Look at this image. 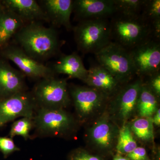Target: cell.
Listing matches in <instances>:
<instances>
[{
	"mask_svg": "<svg viewBox=\"0 0 160 160\" xmlns=\"http://www.w3.org/2000/svg\"><path fill=\"white\" fill-rule=\"evenodd\" d=\"M11 42L42 63L57 54L61 45L55 28L46 27L40 22L25 24L15 35Z\"/></svg>",
	"mask_w": 160,
	"mask_h": 160,
	"instance_id": "1",
	"label": "cell"
},
{
	"mask_svg": "<svg viewBox=\"0 0 160 160\" xmlns=\"http://www.w3.org/2000/svg\"><path fill=\"white\" fill-rule=\"evenodd\" d=\"M33 135L37 138H69L76 133L77 119L65 109L38 108L33 118Z\"/></svg>",
	"mask_w": 160,
	"mask_h": 160,
	"instance_id": "2",
	"label": "cell"
},
{
	"mask_svg": "<svg viewBox=\"0 0 160 160\" xmlns=\"http://www.w3.org/2000/svg\"><path fill=\"white\" fill-rule=\"evenodd\" d=\"M112 42L130 50L153 38L151 24L142 16L116 13L110 19Z\"/></svg>",
	"mask_w": 160,
	"mask_h": 160,
	"instance_id": "3",
	"label": "cell"
},
{
	"mask_svg": "<svg viewBox=\"0 0 160 160\" xmlns=\"http://www.w3.org/2000/svg\"><path fill=\"white\" fill-rule=\"evenodd\" d=\"M109 19L84 20L72 27L75 42L81 52L96 54L112 42Z\"/></svg>",
	"mask_w": 160,
	"mask_h": 160,
	"instance_id": "4",
	"label": "cell"
},
{
	"mask_svg": "<svg viewBox=\"0 0 160 160\" xmlns=\"http://www.w3.org/2000/svg\"><path fill=\"white\" fill-rule=\"evenodd\" d=\"M98 64L125 85L136 76L129 49L113 42L94 54Z\"/></svg>",
	"mask_w": 160,
	"mask_h": 160,
	"instance_id": "5",
	"label": "cell"
},
{
	"mask_svg": "<svg viewBox=\"0 0 160 160\" xmlns=\"http://www.w3.org/2000/svg\"><path fill=\"white\" fill-rule=\"evenodd\" d=\"M31 92L38 108L65 109L72 102L66 79L54 76L38 80Z\"/></svg>",
	"mask_w": 160,
	"mask_h": 160,
	"instance_id": "6",
	"label": "cell"
},
{
	"mask_svg": "<svg viewBox=\"0 0 160 160\" xmlns=\"http://www.w3.org/2000/svg\"><path fill=\"white\" fill-rule=\"evenodd\" d=\"M71 101L79 123L88 122L102 112L110 98L105 93L88 86H69Z\"/></svg>",
	"mask_w": 160,
	"mask_h": 160,
	"instance_id": "7",
	"label": "cell"
},
{
	"mask_svg": "<svg viewBox=\"0 0 160 160\" xmlns=\"http://www.w3.org/2000/svg\"><path fill=\"white\" fill-rule=\"evenodd\" d=\"M119 129L109 113L104 112L88 129L87 141L99 152L109 153L116 148Z\"/></svg>",
	"mask_w": 160,
	"mask_h": 160,
	"instance_id": "8",
	"label": "cell"
},
{
	"mask_svg": "<svg viewBox=\"0 0 160 160\" xmlns=\"http://www.w3.org/2000/svg\"><path fill=\"white\" fill-rule=\"evenodd\" d=\"M129 50L136 76L143 78L160 71V42L153 38Z\"/></svg>",
	"mask_w": 160,
	"mask_h": 160,
	"instance_id": "9",
	"label": "cell"
},
{
	"mask_svg": "<svg viewBox=\"0 0 160 160\" xmlns=\"http://www.w3.org/2000/svg\"><path fill=\"white\" fill-rule=\"evenodd\" d=\"M0 57L11 61L26 77L38 80L55 76L51 67L34 59L14 43L0 50Z\"/></svg>",
	"mask_w": 160,
	"mask_h": 160,
	"instance_id": "10",
	"label": "cell"
},
{
	"mask_svg": "<svg viewBox=\"0 0 160 160\" xmlns=\"http://www.w3.org/2000/svg\"><path fill=\"white\" fill-rule=\"evenodd\" d=\"M143 79L138 78L135 81L124 85L110 99L111 109H113V116L122 124L127 122L136 112L138 97Z\"/></svg>",
	"mask_w": 160,
	"mask_h": 160,
	"instance_id": "11",
	"label": "cell"
},
{
	"mask_svg": "<svg viewBox=\"0 0 160 160\" xmlns=\"http://www.w3.org/2000/svg\"><path fill=\"white\" fill-rule=\"evenodd\" d=\"M38 109L31 92L28 90L0 99V125L2 126L18 118L33 119Z\"/></svg>",
	"mask_w": 160,
	"mask_h": 160,
	"instance_id": "12",
	"label": "cell"
},
{
	"mask_svg": "<svg viewBox=\"0 0 160 160\" xmlns=\"http://www.w3.org/2000/svg\"><path fill=\"white\" fill-rule=\"evenodd\" d=\"M76 19L80 21L110 18L116 13L113 0H73Z\"/></svg>",
	"mask_w": 160,
	"mask_h": 160,
	"instance_id": "13",
	"label": "cell"
},
{
	"mask_svg": "<svg viewBox=\"0 0 160 160\" xmlns=\"http://www.w3.org/2000/svg\"><path fill=\"white\" fill-rule=\"evenodd\" d=\"M26 77L0 57V99L28 90Z\"/></svg>",
	"mask_w": 160,
	"mask_h": 160,
	"instance_id": "14",
	"label": "cell"
},
{
	"mask_svg": "<svg viewBox=\"0 0 160 160\" xmlns=\"http://www.w3.org/2000/svg\"><path fill=\"white\" fill-rule=\"evenodd\" d=\"M38 2L52 27H64L68 31L72 30L70 18L73 0H42Z\"/></svg>",
	"mask_w": 160,
	"mask_h": 160,
	"instance_id": "15",
	"label": "cell"
},
{
	"mask_svg": "<svg viewBox=\"0 0 160 160\" xmlns=\"http://www.w3.org/2000/svg\"><path fill=\"white\" fill-rule=\"evenodd\" d=\"M84 82L87 86L105 93L110 98L124 86L107 69L98 63L90 66Z\"/></svg>",
	"mask_w": 160,
	"mask_h": 160,
	"instance_id": "16",
	"label": "cell"
},
{
	"mask_svg": "<svg viewBox=\"0 0 160 160\" xmlns=\"http://www.w3.org/2000/svg\"><path fill=\"white\" fill-rule=\"evenodd\" d=\"M4 6L14 12L25 24L46 22L48 19L42 8L35 0H2Z\"/></svg>",
	"mask_w": 160,
	"mask_h": 160,
	"instance_id": "17",
	"label": "cell"
},
{
	"mask_svg": "<svg viewBox=\"0 0 160 160\" xmlns=\"http://www.w3.org/2000/svg\"><path fill=\"white\" fill-rule=\"evenodd\" d=\"M25 24L0 1V50L11 42L15 35Z\"/></svg>",
	"mask_w": 160,
	"mask_h": 160,
	"instance_id": "18",
	"label": "cell"
},
{
	"mask_svg": "<svg viewBox=\"0 0 160 160\" xmlns=\"http://www.w3.org/2000/svg\"><path fill=\"white\" fill-rule=\"evenodd\" d=\"M51 68L55 74L66 75L71 78L78 79L83 82L88 74V69L76 52L62 56Z\"/></svg>",
	"mask_w": 160,
	"mask_h": 160,
	"instance_id": "19",
	"label": "cell"
},
{
	"mask_svg": "<svg viewBox=\"0 0 160 160\" xmlns=\"http://www.w3.org/2000/svg\"><path fill=\"white\" fill-rule=\"evenodd\" d=\"M158 99L143 81L136 106V112L139 116L140 118H152L158 109Z\"/></svg>",
	"mask_w": 160,
	"mask_h": 160,
	"instance_id": "20",
	"label": "cell"
},
{
	"mask_svg": "<svg viewBox=\"0 0 160 160\" xmlns=\"http://www.w3.org/2000/svg\"><path fill=\"white\" fill-rule=\"evenodd\" d=\"M133 134L144 142H151L154 139L152 118H139L129 125Z\"/></svg>",
	"mask_w": 160,
	"mask_h": 160,
	"instance_id": "21",
	"label": "cell"
},
{
	"mask_svg": "<svg viewBox=\"0 0 160 160\" xmlns=\"http://www.w3.org/2000/svg\"><path fill=\"white\" fill-rule=\"evenodd\" d=\"M138 147L136 141L129 124L123 125L120 128L116 149L118 154L127 155Z\"/></svg>",
	"mask_w": 160,
	"mask_h": 160,
	"instance_id": "22",
	"label": "cell"
},
{
	"mask_svg": "<svg viewBox=\"0 0 160 160\" xmlns=\"http://www.w3.org/2000/svg\"><path fill=\"white\" fill-rule=\"evenodd\" d=\"M146 0H113L116 13L126 16L140 15Z\"/></svg>",
	"mask_w": 160,
	"mask_h": 160,
	"instance_id": "23",
	"label": "cell"
},
{
	"mask_svg": "<svg viewBox=\"0 0 160 160\" xmlns=\"http://www.w3.org/2000/svg\"><path fill=\"white\" fill-rule=\"evenodd\" d=\"M33 128V119L22 118L12 123L9 132V137L12 139L16 136H21L25 140L31 139L30 132Z\"/></svg>",
	"mask_w": 160,
	"mask_h": 160,
	"instance_id": "24",
	"label": "cell"
},
{
	"mask_svg": "<svg viewBox=\"0 0 160 160\" xmlns=\"http://www.w3.org/2000/svg\"><path fill=\"white\" fill-rule=\"evenodd\" d=\"M141 15L150 24L160 19V0H146Z\"/></svg>",
	"mask_w": 160,
	"mask_h": 160,
	"instance_id": "25",
	"label": "cell"
},
{
	"mask_svg": "<svg viewBox=\"0 0 160 160\" xmlns=\"http://www.w3.org/2000/svg\"><path fill=\"white\" fill-rule=\"evenodd\" d=\"M67 160H105L99 156L91 153L88 150L79 148L69 152Z\"/></svg>",
	"mask_w": 160,
	"mask_h": 160,
	"instance_id": "26",
	"label": "cell"
},
{
	"mask_svg": "<svg viewBox=\"0 0 160 160\" xmlns=\"http://www.w3.org/2000/svg\"><path fill=\"white\" fill-rule=\"evenodd\" d=\"M20 150V148L15 145L12 138L0 136V152L4 158H6L13 152Z\"/></svg>",
	"mask_w": 160,
	"mask_h": 160,
	"instance_id": "27",
	"label": "cell"
},
{
	"mask_svg": "<svg viewBox=\"0 0 160 160\" xmlns=\"http://www.w3.org/2000/svg\"><path fill=\"white\" fill-rule=\"evenodd\" d=\"M149 78V81L144 82L153 94L159 99L160 97V71L147 77Z\"/></svg>",
	"mask_w": 160,
	"mask_h": 160,
	"instance_id": "28",
	"label": "cell"
},
{
	"mask_svg": "<svg viewBox=\"0 0 160 160\" xmlns=\"http://www.w3.org/2000/svg\"><path fill=\"white\" fill-rule=\"evenodd\" d=\"M129 160H152L147 154L145 148L138 147L126 155Z\"/></svg>",
	"mask_w": 160,
	"mask_h": 160,
	"instance_id": "29",
	"label": "cell"
},
{
	"mask_svg": "<svg viewBox=\"0 0 160 160\" xmlns=\"http://www.w3.org/2000/svg\"><path fill=\"white\" fill-rule=\"evenodd\" d=\"M153 125L160 126V109H158L152 117Z\"/></svg>",
	"mask_w": 160,
	"mask_h": 160,
	"instance_id": "30",
	"label": "cell"
},
{
	"mask_svg": "<svg viewBox=\"0 0 160 160\" xmlns=\"http://www.w3.org/2000/svg\"><path fill=\"white\" fill-rule=\"evenodd\" d=\"M112 160H129L126 157L123 156L122 155L117 154L115 156Z\"/></svg>",
	"mask_w": 160,
	"mask_h": 160,
	"instance_id": "31",
	"label": "cell"
},
{
	"mask_svg": "<svg viewBox=\"0 0 160 160\" xmlns=\"http://www.w3.org/2000/svg\"><path fill=\"white\" fill-rule=\"evenodd\" d=\"M1 126H1V125H0V127H1Z\"/></svg>",
	"mask_w": 160,
	"mask_h": 160,
	"instance_id": "32",
	"label": "cell"
}]
</instances>
